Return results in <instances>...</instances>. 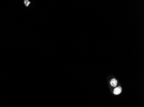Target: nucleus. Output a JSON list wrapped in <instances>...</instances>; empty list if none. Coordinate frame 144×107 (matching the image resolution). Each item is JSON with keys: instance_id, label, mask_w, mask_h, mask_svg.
<instances>
[{"instance_id": "2", "label": "nucleus", "mask_w": 144, "mask_h": 107, "mask_svg": "<svg viewBox=\"0 0 144 107\" xmlns=\"http://www.w3.org/2000/svg\"><path fill=\"white\" fill-rule=\"evenodd\" d=\"M23 4L26 7H28L31 4V2L29 0H23Z\"/></svg>"}, {"instance_id": "1", "label": "nucleus", "mask_w": 144, "mask_h": 107, "mask_svg": "<svg viewBox=\"0 0 144 107\" xmlns=\"http://www.w3.org/2000/svg\"><path fill=\"white\" fill-rule=\"evenodd\" d=\"M122 92V88L120 87H116L115 89L114 90V93L115 95H119Z\"/></svg>"}, {"instance_id": "3", "label": "nucleus", "mask_w": 144, "mask_h": 107, "mask_svg": "<svg viewBox=\"0 0 144 107\" xmlns=\"http://www.w3.org/2000/svg\"><path fill=\"white\" fill-rule=\"evenodd\" d=\"M110 85L113 86V87H116L117 84V81L116 80V79H112L111 81L110 82Z\"/></svg>"}]
</instances>
